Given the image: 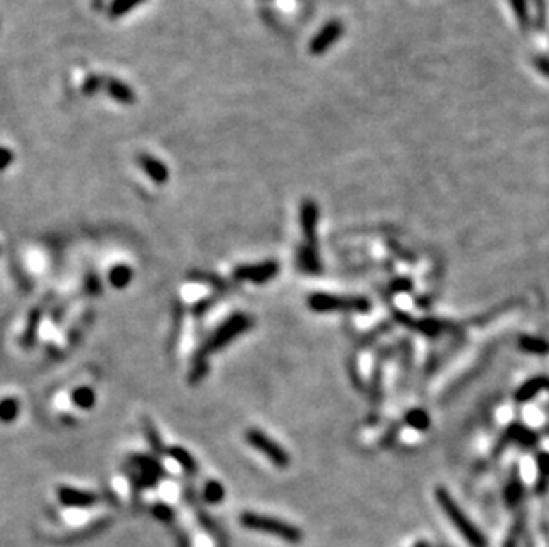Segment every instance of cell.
Instances as JSON below:
<instances>
[{
    "mask_svg": "<svg viewBox=\"0 0 549 547\" xmlns=\"http://www.w3.org/2000/svg\"><path fill=\"white\" fill-rule=\"evenodd\" d=\"M436 498L437 501H439V505H441V508L445 510V514L448 515L450 521L455 525V528L459 529L460 535L464 536V539L467 540V542L471 543V547H487V542L486 539H484L482 533L477 529V526L473 525V522L469 521V519L464 515L462 510L459 508V505L455 503V499L452 498V496L448 494V492L445 491L443 487H439L436 491Z\"/></svg>",
    "mask_w": 549,
    "mask_h": 547,
    "instance_id": "cell-1",
    "label": "cell"
},
{
    "mask_svg": "<svg viewBox=\"0 0 549 547\" xmlns=\"http://www.w3.org/2000/svg\"><path fill=\"white\" fill-rule=\"evenodd\" d=\"M240 522H242L246 528L270 533V535H276L279 536V539L288 540V542H299V540L303 539V533H301L299 528L288 525V522L277 521V519L274 517H265V515L246 512V514H242V517H240Z\"/></svg>",
    "mask_w": 549,
    "mask_h": 547,
    "instance_id": "cell-2",
    "label": "cell"
},
{
    "mask_svg": "<svg viewBox=\"0 0 549 547\" xmlns=\"http://www.w3.org/2000/svg\"><path fill=\"white\" fill-rule=\"evenodd\" d=\"M310 307L315 311H365L370 304L365 299H352V297H334L325 293H315L310 297Z\"/></svg>",
    "mask_w": 549,
    "mask_h": 547,
    "instance_id": "cell-3",
    "label": "cell"
},
{
    "mask_svg": "<svg viewBox=\"0 0 549 547\" xmlns=\"http://www.w3.org/2000/svg\"><path fill=\"white\" fill-rule=\"evenodd\" d=\"M247 441H249L251 446L256 448L258 451H262V453L265 455L274 465H277V468H286V465L290 464V457H288L286 451H284L277 442H274L272 439L267 437L263 432L251 428V430L247 432Z\"/></svg>",
    "mask_w": 549,
    "mask_h": 547,
    "instance_id": "cell-4",
    "label": "cell"
},
{
    "mask_svg": "<svg viewBox=\"0 0 549 547\" xmlns=\"http://www.w3.org/2000/svg\"><path fill=\"white\" fill-rule=\"evenodd\" d=\"M249 326H251V320L244 315H236L233 316V318H229L221 329L213 334L212 340L206 343V352H215V350L222 349L226 343L235 340V337L239 336V334H242Z\"/></svg>",
    "mask_w": 549,
    "mask_h": 547,
    "instance_id": "cell-5",
    "label": "cell"
},
{
    "mask_svg": "<svg viewBox=\"0 0 549 547\" xmlns=\"http://www.w3.org/2000/svg\"><path fill=\"white\" fill-rule=\"evenodd\" d=\"M341 34H343V23H341L340 20H331V22L325 23V25L318 30L313 41L310 43V52L313 53V56L325 53L341 38Z\"/></svg>",
    "mask_w": 549,
    "mask_h": 547,
    "instance_id": "cell-6",
    "label": "cell"
},
{
    "mask_svg": "<svg viewBox=\"0 0 549 547\" xmlns=\"http://www.w3.org/2000/svg\"><path fill=\"white\" fill-rule=\"evenodd\" d=\"M279 272V265L274 262L258 263V265H242L235 270V278L242 281L253 283H265L269 279L276 278Z\"/></svg>",
    "mask_w": 549,
    "mask_h": 547,
    "instance_id": "cell-7",
    "label": "cell"
},
{
    "mask_svg": "<svg viewBox=\"0 0 549 547\" xmlns=\"http://www.w3.org/2000/svg\"><path fill=\"white\" fill-rule=\"evenodd\" d=\"M317 224H318V207L315 201L303 202L301 207V226L306 235V247L317 249Z\"/></svg>",
    "mask_w": 549,
    "mask_h": 547,
    "instance_id": "cell-8",
    "label": "cell"
},
{
    "mask_svg": "<svg viewBox=\"0 0 549 547\" xmlns=\"http://www.w3.org/2000/svg\"><path fill=\"white\" fill-rule=\"evenodd\" d=\"M59 499L63 505L77 506V508H84V506H91L96 503V496L91 494V492L77 491V489H70V487L61 489Z\"/></svg>",
    "mask_w": 549,
    "mask_h": 547,
    "instance_id": "cell-9",
    "label": "cell"
},
{
    "mask_svg": "<svg viewBox=\"0 0 549 547\" xmlns=\"http://www.w3.org/2000/svg\"><path fill=\"white\" fill-rule=\"evenodd\" d=\"M139 164L141 167L144 169L148 176L155 181V184H165L169 180V173L168 167L162 164L160 160H157L155 157H150V155H141L139 157Z\"/></svg>",
    "mask_w": 549,
    "mask_h": 547,
    "instance_id": "cell-10",
    "label": "cell"
},
{
    "mask_svg": "<svg viewBox=\"0 0 549 547\" xmlns=\"http://www.w3.org/2000/svg\"><path fill=\"white\" fill-rule=\"evenodd\" d=\"M105 89H107V93L111 94L114 100L120 101V103H127V105H130V103H134L135 101V94L134 91H132V87L127 86V84H123L121 80H116V79L105 80Z\"/></svg>",
    "mask_w": 549,
    "mask_h": 547,
    "instance_id": "cell-11",
    "label": "cell"
},
{
    "mask_svg": "<svg viewBox=\"0 0 549 547\" xmlns=\"http://www.w3.org/2000/svg\"><path fill=\"white\" fill-rule=\"evenodd\" d=\"M514 9V15H516L517 23L523 30H530L531 25H534V18L530 15V9H528V0H508Z\"/></svg>",
    "mask_w": 549,
    "mask_h": 547,
    "instance_id": "cell-12",
    "label": "cell"
},
{
    "mask_svg": "<svg viewBox=\"0 0 549 547\" xmlns=\"http://www.w3.org/2000/svg\"><path fill=\"white\" fill-rule=\"evenodd\" d=\"M299 262H301V266H303L306 272H318V270H320L317 249H311L304 245V247L299 251Z\"/></svg>",
    "mask_w": 549,
    "mask_h": 547,
    "instance_id": "cell-13",
    "label": "cell"
},
{
    "mask_svg": "<svg viewBox=\"0 0 549 547\" xmlns=\"http://www.w3.org/2000/svg\"><path fill=\"white\" fill-rule=\"evenodd\" d=\"M169 455H171V457L175 458V461L178 462V464L182 465V468L185 469L187 472H194L196 469H198L194 458H192L191 455L187 453V451L182 450V448H171V450H169Z\"/></svg>",
    "mask_w": 549,
    "mask_h": 547,
    "instance_id": "cell-14",
    "label": "cell"
},
{
    "mask_svg": "<svg viewBox=\"0 0 549 547\" xmlns=\"http://www.w3.org/2000/svg\"><path fill=\"white\" fill-rule=\"evenodd\" d=\"M535 9V18L534 25L535 29L544 30L545 23H548V6H545V0H530Z\"/></svg>",
    "mask_w": 549,
    "mask_h": 547,
    "instance_id": "cell-15",
    "label": "cell"
},
{
    "mask_svg": "<svg viewBox=\"0 0 549 547\" xmlns=\"http://www.w3.org/2000/svg\"><path fill=\"white\" fill-rule=\"evenodd\" d=\"M139 2H142V0H113L108 13H111L113 18H120V16L127 15L128 11H132Z\"/></svg>",
    "mask_w": 549,
    "mask_h": 547,
    "instance_id": "cell-16",
    "label": "cell"
},
{
    "mask_svg": "<svg viewBox=\"0 0 549 547\" xmlns=\"http://www.w3.org/2000/svg\"><path fill=\"white\" fill-rule=\"evenodd\" d=\"M132 279V270L128 266H118L111 272V283H113L116 288H123L130 283Z\"/></svg>",
    "mask_w": 549,
    "mask_h": 547,
    "instance_id": "cell-17",
    "label": "cell"
},
{
    "mask_svg": "<svg viewBox=\"0 0 549 547\" xmlns=\"http://www.w3.org/2000/svg\"><path fill=\"white\" fill-rule=\"evenodd\" d=\"M94 393L93 390H89V387H79V390L73 393V401H75L79 407L82 408H91L94 404Z\"/></svg>",
    "mask_w": 549,
    "mask_h": 547,
    "instance_id": "cell-18",
    "label": "cell"
},
{
    "mask_svg": "<svg viewBox=\"0 0 549 547\" xmlns=\"http://www.w3.org/2000/svg\"><path fill=\"white\" fill-rule=\"evenodd\" d=\"M18 414V401L15 398H8L0 404V420L13 421Z\"/></svg>",
    "mask_w": 549,
    "mask_h": 547,
    "instance_id": "cell-19",
    "label": "cell"
},
{
    "mask_svg": "<svg viewBox=\"0 0 549 547\" xmlns=\"http://www.w3.org/2000/svg\"><path fill=\"white\" fill-rule=\"evenodd\" d=\"M205 498L208 503H219L225 498V489L217 482H208L205 487Z\"/></svg>",
    "mask_w": 549,
    "mask_h": 547,
    "instance_id": "cell-20",
    "label": "cell"
},
{
    "mask_svg": "<svg viewBox=\"0 0 549 547\" xmlns=\"http://www.w3.org/2000/svg\"><path fill=\"white\" fill-rule=\"evenodd\" d=\"M101 86H105V80L101 79V77L91 75L89 79L84 82V91H86V94H93V93H96V91L100 89Z\"/></svg>",
    "mask_w": 549,
    "mask_h": 547,
    "instance_id": "cell-21",
    "label": "cell"
},
{
    "mask_svg": "<svg viewBox=\"0 0 549 547\" xmlns=\"http://www.w3.org/2000/svg\"><path fill=\"white\" fill-rule=\"evenodd\" d=\"M542 382H544V380H541V379L531 380L530 384H526V386H524L523 390L519 391L517 398H519V400H528V398H531V397H534L535 391H537V387H541Z\"/></svg>",
    "mask_w": 549,
    "mask_h": 547,
    "instance_id": "cell-22",
    "label": "cell"
},
{
    "mask_svg": "<svg viewBox=\"0 0 549 547\" xmlns=\"http://www.w3.org/2000/svg\"><path fill=\"white\" fill-rule=\"evenodd\" d=\"M534 64H535V67H537L538 72L542 73V75L548 77V79H549V57H545V56L534 57Z\"/></svg>",
    "mask_w": 549,
    "mask_h": 547,
    "instance_id": "cell-23",
    "label": "cell"
},
{
    "mask_svg": "<svg viewBox=\"0 0 549 547\" xmlns=\"http://www.w3.org/2000/svg\"><path fill=\"white\" fill-rule=\"evenodd\" d=\"M153 514L155 517L162 519V521H169L172 517V510L168 505H157L153 508Z\"/></svg>",
    "mask_w": 549,
    "mask_h": 547,
    "instance_id": "cell-24",
    "label": "cell"
},
{
    "mask_svg": "<svg viewBox=\"0 0 549 547\" xmlns=\"http://www.w3.org/2000/svg\"><path fill=\"white\" fill-rule=\"evenodd\" d=\"M541 471H542V487H545L549 480V455H541Z\"/></svg>",
    "mask_w": 549,
    "mask_h": 547,
    "instance_id": "cell-25",
    "label": "cell"
},
{
    "mask_svg": "<svg viewBox=\"0 0 549 547\" xmlns=\"http://www.w3.org/2000/svg\"><path fill=\"white\" fill-rule=\"evenodd\" d=\"M13 160V153L9 150H4V148H0V171L2 169L8 167Z\"/></svg>",
    "mask_w": 549,
    "mask_h": 547,
    "instance_id": "cell-26",
    "label": "cell"
},
{
    "mask_svg": "<svg viewBox=\"0 0 549 547\" xmlns=\"http://www.w3.org/2000/svg\"><path fill=\"white\" fill-rule=\"evenodd\" d=\"M148 437H150V441H151V444H153V448H157V450H160V446H162V444H160V439H158L157 432H155L151 427H148Z\"/></svg>",
    "mask_w": 549,
    "mask_h": 547,
    "instance_id": "cell-27",
    "label": "cell"
}]
</instances>
